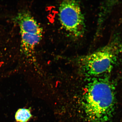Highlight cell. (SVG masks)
<instances>
[{
  "mask_svg": "<svg viewBox=\"0 0 122 122\" xmlns=\"http://www.w3.org/2000/svg\"><path fill=\"white\" fill-rule=\"evenodd\" d=\"M113 85L108 79L95 78L85 87L83 107L88 119L95 122H104L112 115L115 103Z\"/></svg>",
  "mask_w": 122,
  "mask_h": 122,
  "instance_id": "6da1fadb",
  "label": "cell"
},
{
  "mask_svg": "<svg viewBox=\"0 0 122 122\" xmlns=\"http://www.w3.org/2000/svg\"><path fill=\"white\" fill-rule=\"evenodd\" d=\"M59 16L62 26L76 37L81 36L85 29L84 20L77 1L66 0L59 6Z\"/></svg>",
  "mask_w": 122,
  "mask_h": 122,
  "instance_id": "3957f363",
  "label": "cell"
},
{
  "mask_svg": "<svg viewBox=\"0 0 122 122\" xmlns=\"http://www.w3.org/2000/svg\"><path fill=\"white\" fill-rule=\"evenodd\" d=\"M119 50L118 43L112 42L94 52L81 57L79 63L84 74L95 76L111 71L116 61Z\"/></svg>",
  "mask_w": 122,
  "mask_h": 122,
  "instance_id": "7a4b0ae2",
  "label": "cell"
},
{
  "mask_svg": "<svg viewBox=\"0 0 122 122\" xmlns=\"http://www.w3.org/2000/svg\"><path fill=\"white\" fill-rule=\"evenodd\" d=\"M31 117L30 110L24 108L18 110L15 115V119L18 122H27Z\"/></svg>",
  "mask_w": 122,
  "mask_h": 122,
  "instance_id": "277c9868",
  "label": "cell"
}]
</instances>
